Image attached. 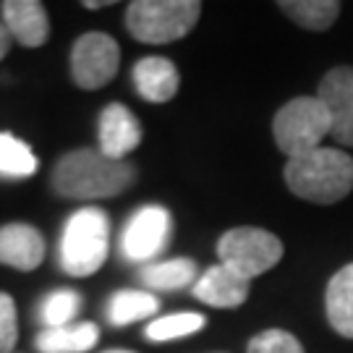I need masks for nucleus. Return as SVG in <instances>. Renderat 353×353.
I'll return each mask as SVG.
<instances>
[{
    "mask_svg": "<svg viewBox=\"0 0 353 353\" xmlns=\"http://www.w3.org/2000/svg\"><path fill=\"white\" fill-rule=\"evenodd\" d=\"M137 168L100 150H71L55 163L50 186L63 199H110L134 186Z\"/></svg>",
    "mask_w": 353,
    "mask_h": 353,
    "instance_id": "nucleus-1",
    "label": "nucleus"
},
{
    "mask_svg": "<svg viewBox=\"0 0 353 353\" xmlns=\"http://www.w3.org/2000/svg\"><path fill=\"white\" fill-rule=\"evenodd\" d=\"M285 186L312 204H335L353 191V157L341 150L319 147L285 163Z\"/></svg>",
    "mask_w": 353,
    "mask_h": 353,
    "instance_id": "nucleus-2",
    "label": "nucleus"
},
{
    "mask_svg": "<svg viewBox=\"0 0 353 353\" xmlns=\"http://www.w3.org/2000/svg\"><path fill=\"white\" fill-rule=\"evenodd\" d=\"M110 249V217L100 207L76 210L63 228L61 239V267L71 278L94 275Z\"/></svg>",
    "mask_w": 353,
    "mask_h": 353,
    "instance_id": "nucleus-3",
    "label": "nucleus"
},
{
    "mask_svg": "<svg viewBox=\"0 0 353 353\" xmlns=\"http://www.w3.org/2000/svg\"><path fill=\"white\" fill-rule=\"evenodd\" d=\"M199 13V0H134L126 8V29L144 45H170L196 26Z\"/></svg>",
    "mask_w": 353,
    "mask_h": 353,
    "instance_id": "nucleus-4",
    "label": "nucleus"
},
{
    "mask_svg": "<svg viewBox=\"0 0 353 353\" xmlns=\"http://www.w3.org/2000/svg\"><path fill=\"white\" fill-rule=\"evenodd\" d=\"M272 137L280 152L299 157L322 147V139L330 137V115L316 97H296L285 102L275 113Z\"/></svg>",
    "mask_w": 353,
    "mask_h": 353,
    "instance_id": "nucleus-5",
    "label": "nucleus"
},
{
    "mask_svg": "<svg viewBox=\"0 0 353 353\" xmlns=\"http://www.w3.org/2000/svg\"><path fill=\"white\" fill-rule=\"evenodd\" d=\"M217 256L220 265L252 283L283 259V241L262 228H233L217 241Z\"/></svg>",
    "mask_w": 353,
    "mask_h": 353,
    "instance_id": "nucleus-6",
    "label": "nucleus"
},
{
    "mask_svg": "<svg viewBox=\"0 0 353 353\" xmlns=\"http://www.w3.org/2000/svg\"><path fill=\"white\" fill-rule=\"evenodd\" d=\"M121 65V48L105 32H87L71 48V76L81 89H102L110 84Z\"/></svg>",
    "mask_w": 353,
    "mask_h": 353,
    "instance_id": "nucleus-7",
    "label": "nucleus"
},
{
    "mask_svg": "<svg viewBox=\"0 0 353 353\" xmlns=\"http://www.w3.org/2000/svg\"><path fill=\"white\" fill-rule=\"evenodd\" d=\"M173 230L170 212L160 204H147L131 214L121 236V252L128 262H152L168 249Z\"/></svg>",
    "mask_w": 353,
    "mask_h": 353,
    "instance_id": "nucleus-8",
    "label": "nucleus"
},
{
    "mask_svg": "<svg viewBox=\"0 0 353 353\" xmlns=\"http://www.w3.org/2000/svg\"><path fill=\"white\" fill-rule=\"evenodd\" d=\"M316 100L325 105L330 115V137L343 144L353 147V68L338 65L325 74L316 89Z\"/></svg>",
    "mask_w": 353,
    "mask_h": 353,
    "instance_id": "nucleus-9",
    "label": "nucleus"
},
{
    "mask_svg": "<svg viewBox=\"0 0 353 353\" xmlns=\"http://www.w3.org/2000/svg\"><path fill=\"white\" fill-rule=\"evenodd\" d=\"M139 118L128 110L123 102H110L100 113V152L113 160H126L128 152L141 144Z\"/></svg>",
    "mask_w": 353,
    "mask_h": 353,
    "instance_id": "nucleus-10",
    "label": "nucleus"
},
{
    "mask_svg": "<svg viewBox=\"0 0 353 353\" xmlns=\"http://www.w3.org/2000/svg\"><path fill=\"white\" fill-rule=\"evenodd\" d=\"M45 259V239L34 225L8 223L0 228V265H8L19 272L37 270Z\"/></svg>",
    "mask_w": 353,
    "mask_h": 353,
    "instance_id": "nucleus-11",
    "label": "nucleus"
},
{
    "mask_svg": "<svg viewBox=\"0 0 353 353\" xmlns=\"http://www.w3.org/2000/svg\"><path fill=\"white\" fill-rule=\"evenodd\" d=\"M3 24L24 48H42L50 37V19L39 0H6L0 6Z\"/></svg>",
    "mask_w": 353,
    "mask_h": 353,
    "instance_id": "nucleus-12",
    "label": "nucleus"
},
{
    "mask_svg": "<svg viewBox=\"0 0 353 353\" xmlns=\"http://www.w3.org/2000/svg\"><path fill=\"white\" fill-rule=\"evenodd\" d=\"M249 290H252L249 280L239 278L225 265H212L194 283L191 293L214 309H239L241 303L249 299Z\"/></svg>",
    "mask_w": 353,
    "mask_h": 353,
    "instance_id": "nucleus-13",
    "label": "nucleus"
},
{
    "mask_svg": "<svg viewBox=\"0 0 353 353\" xmlns=\"http://www.w3.org/2000/svg\"><path fill=\"white\" fill-rule=\"evenodd\" d=\"M131 76H134V87H137L141 100L154 102V105L170 102L181 87L176 63L168 58H160V55H150V58L137 61Z\"/></svg>",
    "mask_w": 353,
    "mask_h": 353,
    "instance_id": "nucleus-14",
    "label": "nucleus"
},
{
    "mask_svg": "<svg viewBox=\"0 0 353 353\" xmlns=\"http://www.w3.org/2000/svg\"><path fill=\"white\" fill-rule=\"evenodd\" d=\"M325 312L330 327L353 341V262L330 278L325 290Z\"/></svg>",
    "mask_w": 353,
    "mask_h": 353,
    "instance_id": "nucleus-15",
    "label": "nucleus"
},
{
    "mask_svg": "<svg viewBox=\"0 0 353 353\" xmlns=\"http://www.w3.org/2000/svg\"><path fill=\"white\" fill-rule=\"evenodd\" d=\"M100 341V327L94 322H74L65 327H45L34 338L39 353H87Z\"/></svg>",
    "mask_w": 353,
    "mask_h": 353,
    "instance_id": "nucleus-16",
    "label": "nucleus"
},
{
    "mask_svg": "<svg viewBox=\"0 0 353 353\" xmlns=\"http://www.w3.org/2000/svg\"><path fill=\"white\" fill-rule=\"evenodd\" d=\"M139 280L144 288L152 290H181L196 283V262L194 259H165V262H152L139 270Z\"/></svg>",
    "mask_w": 353,
    "mask_h": 353,
    "instance_id": "nucleus-17",
    "label": "nucleus"
},
{
    "mask_svg": "<svg viewBox=\"0 0 353 353\" xmlns=\"http://www.w3.org/2000/svg\"><path fill=\"white\" fill-rule=\"evenodd\" d=\"M278 8L309 32H325L341 16V3L335 0H280Z\"/></svg>",
    "mask_w": 353,
    "mask_h": 353,
    "instance_id": "nucleus-18",
    "label": "nucleus"
},
{
    "mask_svg": "<svg viewBox=\"0 0 353 353\" xmlns=\"http://www.w3.org/2000/svg\"><path fill=\"white\" fill-rule=\"evenodd\" d=\"M157 309L160 301L150 290H118L108 303V322L113 327H126L131 322L152 316Z\"/></svg>",
    "mask_w": 353,
    "mask_h": 353,
    "instance_id": "nucleus-19",
    "label": "nucleus"
},
{
    "mask_svg": "<svg viewBox=\"0 0 353 353\" xmlns=\"http://www.w3.org/2000/svg\"><path fill=\"white\" fill-rule=\"evenodd\" d=\"M37 173V157L29 144L13 134H0V176L29 178Z\"/></svg>",
    "mask_w": 353,
    "mask_h": 353,
    "instance_id": "nucleus-20",
    "label": "nucleus"
},
{
    "mask_svg": "<svg viewBox=\"0 0 353 353\" xmlns=\"http://www.w3.org/2000/svg\"><path fill=\"white\" fill-rule=\"evenodd\" d=\"M207 325V319L196 312H181V314H168L160 316L147 325V341L152 343H168L176 341V338H183V335H191V332H199V330Z\"/></svg>",
    "mask_w": 353,
    "mask_h": 353,
    "instance_id": "nucleus-21",
    "label": "nucleus"
},
{
    "mask_svg": "<svg viewBox=\"0 0 353 353\" xmlns=\"http://www.w3.org/2000/svg\"><path fill=\"white\" fill-rule=\"evenodd\" d=\"M79 306H81V296L76 290H52L50 296H45V301L39 306V319L45 327H65V325H74Z\"/></svg>",
    "mask_w": 353,
    "mask_h": 353,
    "instance_id": "nucleus-22",
    "label": "nucleus"
},
{
    "mask_svg": "<svg viewBox=\"0 0 353 353\" xmlns=\"http://www.w3.org/2000/svg\"><path fill=\"white\" fill-rule=\"evenodd\" d=\"M246 353H303V345L288 330H265L249 341Z\"/></svg>",
    "mask_w": 353,
    "mask_h": 353,
    "instance_id": "nucleus-23",
    "label": "nucleus"
},
{
    "mask_svg": "<svg viewBox=\"0 0 353 353\" xmlns=\"http://www.w3.org/2000/svg\"><path fill=\"white\" fill-rule=\"evenodd\" d=\"M19 341V319H16V303L8 293L0 290V353H13Z\"/></svg>",
    "mask_w": 353,
    "mask_h": 353,
    "instance_id": "nucleus-24",
    "label": "nucleus"
},
{
    "mask_svg": "<svg viewBox=\"0 0 353 353\" xmlns=\"http://www.w3.org/2000/svg\"><path fill=\"white\" fill-rule=\"evenodd\" d=\"M11 42H13V37H11V32L6 29V24H0V61L11 52Z\"/></svg>",
    "mask_w": 353,
    "mask_h": 353,
    "instance_id": "nucleus-25",
    "label": "nucleus"
},
{
    "mask_svg": "<svg viewBox=\"0 0 353 353\" xmlns=\"http://www.w3.org/2000/svg\"><path fill=\"white\" fill-rule=\"evenodd\" d=\"M81 6L89 8V11H97V8H108V6H113V0H84Z\"/></svg>",
    "mask_w": 353,
    "mask_h": 353,
    "instance_id": "nucleus-26",
    "label": "nucleus"
},
{
    "mask_svg": "<svg viewBox=\"0 0 353 353\" xmlns=\"http://www.w3.org/2000/svg\"><path fill=\"white\" fill-rule=\"evenodd\" d=\"M105 353H134V351H105Z\"/></svg>",
    "mask_w": 353,
    "mask_h": 353,
    "instance_id": "nucleus-27",
    "label": "nucleus"
}]
</instances>
